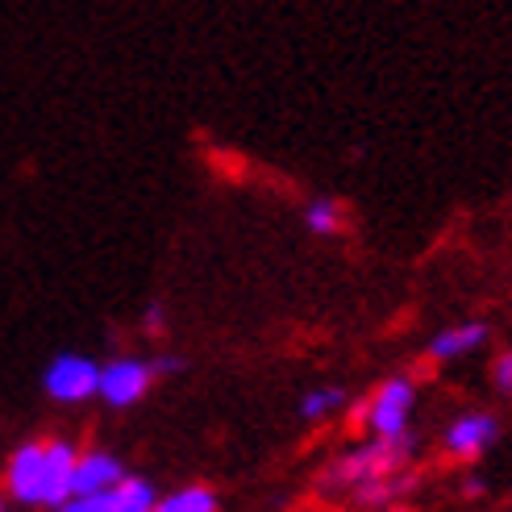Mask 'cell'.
<instances>
[{"mask_svg": "<svg viewBox=\"0 0 512 512\" xmlns=\"http://www.w3.org/2000/svg\"><path fill=\"white\" fill-rule=\"evenodd\" d=\"M150 383H155V367L146 358H113L109 367H100L96 396L109 408H130L150 392Z\"/></svg>", "mask_w": 512, "mask_h": 512, "instance_id": "277c9868", "label": "cell"}, {"mask_svg": "<svg viewBox=\"0 0 512 512\" xmlns=\"http://www.w3.org/2000/svg\"><path fill=\"white\" fill-rule=\"evenodd\" d=\"M496 438H500V421L492 417V413H467V417H458V421H450V429H446V450L454 454V458H479L483 450H492L496 446Z\"/></svg>", "mask_w": 512, "mask_h": 512, "instance_id": "52a82bcc", "label": "cell"}, {"mask_svg": "<svg viewBox=\"0 0 512 512\" xmlns=\"http://www.w3.org/2000/svg\"><path fill=\"white\" fill-rule=\"evenodd\" d=\"M71 471H75V446L46 442L42 446V508L71 500Z\"/></svg>", "mask_w": 512, "mask_h": 512, "instance_id": "ba28073f", "label": "cell"}, {"mask_svg": "<svg viewBox=\"0 0 512 512\" xmlns=\"http://www.w3.org/2000/svg\"><path fill=\"white\" fill-rule=\"evenodd\" d=\"M155 512H217V492L200 488V483H188V488L155 500Z\"/></svg>", "mask_w": 512, "mask_h": 512, "instance_id": "7c38bea8", "label": "cell"}, {"mask_svg": "<svg viewBox=\"0 0 512 512\" xmlns=\"http://www.w3.org/2000/svg\"><path fill=\"white\" fill-rule=\"evenodd\" d=\"M155 488L150 479H138V475H121L113 488H105L100 496L88 500V512H155Z\"/></svg>", "mask_w": 512, "mask_h": 512, "instance_id": "9c48e42d", "label": "cell"}, {"mask_svg": "<svg viewBox=\"0 0 512 512\" xmlns=\"http://www.w3.org/2000/svg\"><path fill=\"white\" fill-rule=\"evenodd\" d=\"M413 450L408 438H375L371 446H358L350 454H342L338 463H329V471L321 475L325 488H363L371 479H383V475H396L400 463Z\"/></svg>", "mask_w": 512, "mask_h": 512, "instance_id": "6da1fadb", "label": "cell"}, {"mask_svg": "<svg viewBox=\"0 0 512 512\" xmlns=\"http://www.w3.org/2000/svg\"><path fill=\"white\" fill-rule=\"evenodd\" d=\"M42 446L46 442H21L5 463V492L25 508H42Z\"/></svg>", "mask_w": 512, "mask_h": 512, "instance_id": "5b68a950", "label": "cell"}, {"mask_svg": "<svg viewBox=\"0 0 512 512\" xmlns=\"http://www.w3.org/2000/svg\"><path fill=\"white\" fill-rule=\"evenodd\" d=\"M463 492H467V496H483V492H488V483H483V479L475 475V479H467V483H463Z\"/></svg>", "mask_w": 512, "mask_h": 512, "instance_id": "ac0fdd59", "label": "cell"}, {"mask_svg": "<svg viewBox=\"0 0 512 512\" xmlns=\"http://www.w3.org/2000/svg\"><path fill=\"white\" fill-rule=\"evenodd\" d=\"M488 342V325L483 321H467V325H450L442 334H433L429 342V358H438V363H454V358H467L475 346Z\"/></svg>", "mask_w": 512, "mask_h": 512, "instance_id": "30bf717a", "label": "cell"}, {"mask_svg": "<svg viewBox=\"0 0 512 512\" xmlns=\"http://www.w3.org/2000/svg\"><path fill=\"white\" fill-rule=\"evenodd\" d=\"M413 404H417V388L408 375H392L383 379L371 392V400L358 408V421H363L375 438H408V421H413Z\"/></svg>", "mask_w": 512, "mask_h": 512, "instance_id": "7a4b0ae2", "label": "cell"}, {"mask_svg": "<svg viewBox=\"0 0 512 512\" xmlns=\"http://www.w3.org/2000/svg\"><path fill=\"white\" fill-rule=\"evenodd\" d=\"M121 475H125V463H121L117 454H109V450H84V454H75L71 496L92 500V496H100L105 488H113Z\"/></svg>", "mask_w": 512, "mask_h": 512, "instance_id": "8992f818", "label": "cell"}, {"mask_svg": "<svg viewBox=\"0 0 512 512\" xmlns=\"http://www.w3.org/2000/svg\"><path fill=\"white\" fill-rule=\"evenodd\" d=\"M383 512H408V508H400V504H388V508H383Z\"/></svg>", "mask_w": 512, "mask_h": 512, "instance_id": "d6986e66", "label": "cell"}, {"mask_svg": "<svg viewBox=\"0 0 512 512\" xmlns=\"http://www.w3.org/2000/svg\"><path fill=\"white\" fill-rule=\"evenodd\" d=\"M0 512H9V504H5V496H0Z\"/></svg>", "mask_w": 512, "mask_h": 512, "instance_id": "ffe728a7", "label": "cell"}, {"mask_svg": "<svg viewBox=\"0 0 512 512\" xmlns=\"http://www.w3.org/2000/svg\"><path fill=\"white\" fill-rule=\"evenodd\" d=\"M155 375H171V371H184V358H171V354H163V358H155Z\"/></svg>", "mask_w": 512, "mask_h": 512, "instance_id": "9a60e30c", "label": "cell"}, {"mask_svg": "<svg viewBox=\"0 0 512 512\" xmlns=\"http://www.w3.org/2000/svg\"><path fill=\"white\" fill-rule=\"evenodd\" d=\"M346 408V392L334 388V383H325V388H309L300 396V417L304 421H329V417H338Z\"/></svg>", "mask_w": 512, "mask_h": 512, "instance_id": "8fae6325", "label": "cell"}, {"mask_svg": "<svg viewBox=\"0 0 512 512\" xmlns=\"http://www.w3.org/2000/svg\"><path fill=\"white\" fill-rule=\"evenodd\" d=\"M50 512H88V500H80V496H71V500H63V504H55Z\"/></svg>", "mask_w": 512, "mask_h": 512, "instance_id": "e0dca14e", "label": "cell"}, {"mask_svg": "<svg viewBox=\"0 0 512 512\" xmlns=\"http://www.w3.org/2000/svg\"><path fill=\"white\" fill-rule=\"evenodd\" d=\"M100 388V363L88 354H55L42 371V392L55 400V404H84L92 400Z\"/></svg>", "mask_w": 512, "mask_h": 512, "instance_id": "3957f363", "label": "cell"}, {"mask_svg": "<svg viewBox=\"0 0 512 512\" xmlns=\"http://www.w3.org/2000/svg\"><path fill=\"white\" fill-rule=\"evenodd\" d=\"M146 329H150V334H159V329H163V309H159V304H150V309H146Z\"/></svg>", "mask_w": 512, "mask_h": 512, "instance_id": "2e32d148", "label": "cell"}, {"mask_svg": "<svg viewBox=\"0 0 512 512\" xmlns=\"http://www.w3.org/2000/svg\"><path fill=\"white\" fill-rule=\"evenodd\" d=\"M304 225H309V234H321V238H329V234H338L342 229V209L334 200H309V209H304Z\"/></svg>", "mask_w": 512, "mask_h": 512, "instance_id": "4fadbf2b", "label": "cell"}, {"mask_svg": "<svg viewBox=\"0 0 512 512\" xmlns=\"http://www.w3.org/2000/svg\"><path fill=\"white\" fill-rule=\"evenodd\" d=\"M492 379H496V388L504 396H512V350H504L496 363H492Z\"/></svg>", "mask_w": 512, "mask_h": 512, "instance_id": "5bb4252c", "label": "cell"}]
</instances>
